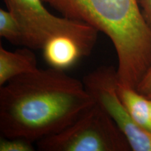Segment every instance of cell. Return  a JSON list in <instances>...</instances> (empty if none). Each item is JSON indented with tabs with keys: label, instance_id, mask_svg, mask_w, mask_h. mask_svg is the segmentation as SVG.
<instances>
[{
	"label": "cell",
	"instance_id": "obj_1",
	"mask_svg": "<svg viewBox=\"0 0 151 151\" xmlns=\"http://www.w3.org/2000/svg\"><path fill=\"white\" fill-rule=\"evenodd\" d=\"M94 102L83 81L64 70L37 69L0 88V132L35 142L61 132Z\"/></svg>",
	"mask_w": 151,
	"mask_h": 151
},
{
	"label": "cell",
	"instance_id": "obj_2",
	"mask_svg": "<svg viewBox=\"0 0 151 151\" xmlns=\"http://www.w3.org/2000/svg\"><path fill=\"white\" fill-rule=\"evenodd\" d=\"M66 18L83 22L111 39L119 84L137 89L151 66V28L138 0H43Z\"/></svg>",
	"mask_w": 151,
	"mask_h": 151
},
{
	"label": "cell",
	"instance_id": "obj_3",
	"mask_svg": "<svg viewBox=\"0 0 151 151\" xmlns=\"http://www.w3.org/2000/svg\"><path fill=\"white\" fill-rule=\"evenodd\" d=\"M4 1L20 24L24 46L42 50L50 39L65 36L75 39L86 56L91 53L99 32L95 28L83 22L55 16L44 6L43 0Z\"/></svg>",
	"mask_w": 151,
	"mask_h": 151
},
{
	"label": "cell",
	"instance_id": "obj_4",
	"mask_svg": "<svg viewBox=\"0 0 151 151\" xmlns=\"http://www.w3.org/2000/svg\"><path fill=\"white\" fill-rule=\"evenodd\" d=\"M41 151H128L127 139L112 118L94 104L73 123L37 141Z\"/></svg>",
	"mask_w": 151,
	"mask_h": 151
},
{
	"label": "cell",
	"instance_id": "obj_5",
	"mask_svg": "<svg viewBox=\"0 0 151 151\" xmlns=\"http://www.w3.org/2000/svg\"><path fill=\"white\" fill-rule=\"evenodd\" d=\"M83 82L94 102L109 114L134 151H151V133L134 121L119 97L117 69L101 66L87 74Z\"/></svg>",
	"mask_w": 151,
	"mask_h": 151
},
{
	"label": "cell",
	"instance_id": "obj_6",
	"mask_svg": "<svg viewBox=\"0 0 151 151\" xmlns=\"http://www.w3.org/2000/svg\"><path fill=\"white\" fill-rule=\"evenodd\" d=\"M43 58L50 67L65 70L86 56L83 49L75 39L65 36L52 38L43 49Z\"/></svg>",
	"mask_w": 151,
	"mask_h": 151
},
{
	"label": "cell",
	"instance_id": "obj_7",
	"mask_svg": "<svg viewBox=\"0 0 151 151\" xmlns=\"http://www.w3.org/2000/svg\"><path fill=\"white\" fill-rule=\"evenodd\" d=\"M37 60L31 48H23L11 52L0 46V86L11 79L37 69Z\"/></svg>",
	"mask_w": 151,
	"mask_h": 151
},
{
	"label": "cell",
	"instance_id": "obj_8",
	"mask_svg": "<svg viewBox=\"0 0 151 151\" xmlns=\"http://www.w3.org/2000/svg\"><path fill=\"white\" fill-rule=\"evenodd\" d=\"M119 97L132 118L141 127L151 133L150 99L136 89L122 86L118 83Z\"/></svg>",
	"mask_w": 151,
	"mask_h": 151
},
{
	"label": "cell",
	"instance_id": "obj_9",
	"mask_svg": "<svg viewBox=\"0 0 151 151\" xmlns=\"http://www.w3.org/2000/svg\"><path fill=\"white\" fill-rule=\"evenodd\" d=\"M0 36L14 45L23 46V34L20 24L9 10L0 9Z\"/></svg>",
	"mask_w": 151,
	"mask_h": 151
},
{
	"label": "cell",
	"instance_id": "obj_10",
	"mask_svg": "<svg viewBox=\"0 0 151 151\" xmlns=\"http://www.w3.org/2000/svg\"><path fill=\"white\" fill-rule=\"evenodd\" d=\"M35 150L33 143L26 139L4 138L0 141V151H34Z\"/></svg>",
	"mask_w": 151,
	"mask_h": 151
},
{
	"label": "cell",
	"instance_id": "obj_11",
	"mask_svg": "<svg viewBox=\"0 0 151 151\" xmlns=\"http://www.w3.org/2000/svg\"><path fill=\"white\" fill-rule=\"evenodd\" d=\"M136 90L146 97L151 96V66Z\"/></svg>",
	"mask_w": 151,
	"mask_h": 151
},
{
	"label": "cell",
	"instance_id": "obj_12",
	"mask_svg": "<svg viewBox=\"0 0 151 151\" xmlns=\"http://www.w3.org/2000/svg\"><path fill=\"white\" fill-rule=\"evenodd\" d=\"M142 8V14L147 24L151 28V0H138Z\"/></svg>",
	"mask_w": 151,
	"mask_h": 151
},
{
	"label": "cell",
	"instance_id": "obj_13",
	"mask_svg": "<svg viewBox=\"0 0 151 151\" xmlns=\"http://www.w3.org/2000/svg\"><path fill=\"white\" fill-rule=\"evenodd\" d=\"M149 99H150V115H151V96L148 97Z\"/></svg>",
	"mask_w": 151,
	"mask_h": 151
}]
</instances>
